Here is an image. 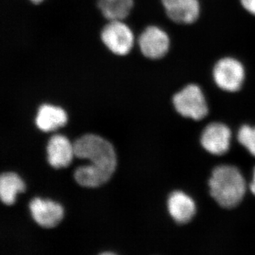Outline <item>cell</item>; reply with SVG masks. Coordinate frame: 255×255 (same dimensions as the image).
Returning <instances> with one entry per match:
<instances>
[{
  "label": "cell",
  "instance_id": "cell-1",
  "mask_svg": "<svg viewBox=\"0 0 255 255\" xmlns=\"http://www.w3.org/2000/svg\"><path fill=\"white\" fill-rule=\"evenodd\" d=\"M74 154L80 159H88L90 165L82 166L75 172L79 184L98 187L110 180L117 167V156L110 142L98 135L87 134L73 143Z\"/></svg>",
  "mask_w": 255,
  "mask_h": 255
},
{
  "label": "cell",
  "instance_id": "cell-2",
  "mask_svg": "<svg viewBox=\"0 0 255 255\" xmlns=\"http://www.w3.org/2000/svg\"><path fill=\"white\" fill-rule=\"evenodd\" d=\"M209 184L211 196L225 209L238 206L247 190L246 179L241 171L228 164L218 166L213 170Z\"/></svg>",
  "mask_w": 255,
  "mask_h": 255
},
{
  "label": "cell",
  "instance_id": "cell-3",
  "mask_svg": "<svg viewBox=\"0 0 255 255\" xmlns=\"http://www.w3.org/2000/svg\"><path fill=\"white\" fill-rule=\"evenodd\" d=\"M172 102L176 111L182 117L195 121L202 120L209 114V107L200 87L190 84L174 95Z\"/></svg>",
  "mask_w": 255,
  "mask_h": 255
},
{
  "label": "cell",
  "instance_id": "cell-4",
  "mask_svg": "<svg viewBox=\"0 0 255 255\" xmlns=\"http://www.w3.org/2000/svg\"><path fill=\"white\" fill-rule=\"evenodd\" d=\"M215 83L223 91H239L246 79V70L236 58L226 57L215 64L213 69Z\"/></svg>",
  "mask_w": 255,
  "mask_h": 255
},
{
  "label": "cell",
  "instance_id": "cell-5",
  "mask_svg": "<svg viewBox=\"0 0 255 255\" xmlns=\"http://www.w3.org/2000/svg\"><path fill=\"white\" fill-rule=\"evenodd\" d=\"M102 39L111 51L119 55L129 53L133 43V36L130 28L120 21H112L105 26Z\"/></svg>",
  "mask_w": 255,
  "mask_h": 255
},
{
  "label": "cell",
  "instance_id": "cell-6",
  "mask_svg": "<svg viewBox=\"0 0 255 255\" xmlns=\"http://www.w3.org/2000/svg\"><path fill=\"white\" fill-rule=\"evenodd\" d=\"M139 46L146 58L157 60L169 51L170 40L167 33L160 28L151 26L146 28L138 40Z\"/></svg>",
  "mask_w": 255,
  "mask_h": 255
},
{
  "label": "cell",
  "instance_id": "cell-7",
  "mask_svg": "<svg viewBox=\"0 0 255 255\" xmlns=\"http://www.w3.org/2000/svg\"><path fill=\"white\" fill-rule=\"evenodd\" d=\"M231 136L232 133L228 126L214 122L209 124L203 130L201 144L209 153L222 155L229 150Z\"/></svg>",
  "mask_w": 255,
  "mask_h": 255
},
{
  "label": "cell",
  "instance_id": "cell-8",
  "mask_svg": "<svg viewBox=\"0 0 255 255\" xmlns=\"http://www.w3.org/2000/svg\"><path fill=\"white\" fill-rule=\"evenodd\" d=\"M166 14L172 21L180 24L195 22L200 14L199 0H161Z\"/></svg>",
  "mask_w": 255,
  "mask_h": 255
},
{
  "label": "cell",
  "instance_id": "cell-9",
  "mask_svg": "<svg viewBox=\"0 0 255 255\" xmlns=\"http://www.w3.org/2000/svg\"><path fill=\"white\" fill-rule=\"evenodd\" d=\"M29 208L33 220L43 228L55 227L63 218V207L50 200L35 198L30 202Z\"/></svg>",
  "mask_w": 255,
  "mask_h": 255
},
{
  "label": "cell",
  "instance_id": "cell-10",
  "mask_svg": "<svg viewBox=\"0 0 255 255\" xmlns=\"http://www.w3.org/2000/svg\"><path fill=\"white\" fill-rule=\"evenodd\" d=\"M167 209L175 222L184 224L195 216L196 206L190 196L182 191H175L169 196Z\"/></svg>",
  "mask_w": 255,
  "mask_h": 255
},
{
  "label": "cell",
  "instance_id": "cell-11",
  "mask_svg": "<svg viewBox=\"0 0 255 255\" xmlns=\"http://www.w3.org/2000/svg\"><path fill=\"white\" fill-rule=\"evenodd\" d=\"M48 161L55 168L68 167L73 158V144L66 137L55 135L50 137L47 145Z\"/></svg>",
  "mask_w": 255,
  "mask_h": 255
},
{
  "label": "cell",
  "instance_id": "cell-12",
  "mask_svg": "<svg viewBox=\"0 0 255 255\" xmlns=\"http://www.w3.org/2000/svg\"><path fill=\"white\" fill-rule=\"evenodd\" d=\"M68 121L65 111L60 107L43 105L38 109L36 124L38 128L43 131H51L63 127Z\"/></svg>",
  "mask_w": 255,
  "mask_h": 255
},
{
  "label": "cell",
  "instance_id": "cell-13",
  "mask_svg": "<svg viewBox=\"0 0 255 255\" xmlns=\"http://www.w3.org/2000/svg\"><path fill=\"white\" fill-rule=\"evenodd\" d=\"M25 190L22 179L14 172H5L0 176V197L6 205L14 204L16 194Z\"/></svg>",
  "mask_w": 255,
  "mask_h": 255
},
{
  "label": "cell",
  "instance_id": "cell-14",
  "mask_svg": "<svg viewBox=\"0 0 255 255\" xmlns=\"http://www.w3.org/2000/svg\"><path fill=\"white\" fill-rule=\"evenodd\" d=\"M132 4V0H99L97 3L105 17L111 21H120L127 17Z\"/></svg>",
  "mask_w": 255,
  "mask_h": 255
},
{
  "label": "cell",
  "instance_id": "cell-15",
  "mask_svg": "<svg viewBox=\"0 0 255 255\" xmlns=\"http://www.w3.org/2000/svg\"><path fill=\"white\" fill-rule=\"evenodd\" d=\"M238 140L252 155L255 157V127L243 126L238 130Z\"/></svg>",
  "mask_w": 255,
  "mask_h": 255
},
{
  "label": "cell",
  "instance_id": "cell-16",
  "mask_svg": "<svg viewBox=\"0 0 255 255\" xmlns=\"http://www.w3.org/2000/svg\"><path fill=\"white\" fill-rule=\"evenodd\" d=\"M242 6L250 14L255 16V0H240Z\"/></svg>",
  "mask_w": 255,
  "mask_h": 255
},
{
  "label": "cell",
  "instance_id": "cell-17",
  "mask_svg": "<svg viewBox=\"0 0 255 255\" xmlns=\"http://www.w3.org/2000/svg\"><path fill=\"white\" fill-rule=\"evenodd\" d=\"M250 189H251L253 194L255 196V167L254 170H253V179H252V182L250 184Z\"/></svg>",
  "mask_w": 255,
  "mask_h": 255
},
{
  "label": "cell",
  "instance_id": "cell-18",
  "mask_svg": "<svg viewBox=\"0 0 255 255\" xmlns=\"http://www.w3.org/2000/svg\"><path fill=\"white\" fill-rule=\"evenodd\" d=\"M31 1L34 4H38V3L41 2L43 0H31Z\"/></svg>",
  "mask_w": 255,
  "mask_h": 255
}]
</instances>
